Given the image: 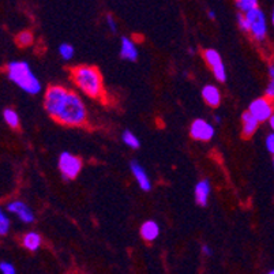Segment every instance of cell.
<instances>
[{"instance_id": "4", "label": "cell", "mask_w": 274, "mask_h": 274, "mask_svg": "<svg viewBox=\"0 0 274 274\" xmlns=\"http://www.w3.org/2000/svg\"><path fill=\"white\" fill-rule=\"evenodd\" d=\"M250 22V33L257 41H264L268 34V25H266V16L264 11L259 7H255L253 10L244 12Z\"/></svg>"}, {"instance_id": "1", "label": "cell", "mask_w": 274, "mask_h": 274, "mask_svg": "<svg viewBox=\"0 0 274 274\" xmlns=\"http://www.w3.org/2000/svg\"><path fill=\"white\" fill-rule=\"evenodd\" d=\"M44 105L47 112L59 123L81 126L86 122V107L78 94L62 86H51L45 93Z\"/></svg>"}, {"instance_id": "16", "label": "cell", "mask_w": 274, "mask_h": 274, "mask_svg": "<svg viewBox=\"0 0 274 274\" xmlns=\"http://www.w3.org/2000/svg\"><path fill=\"white\" fill-rule=\"evenodd\" d=\"M41 236H40L38 233L29 232L23 236L22 244H23V247L29 250V251H37V250L40 249V246H41Z\"/></svg>"}, {"instance_id": "20", "label": "cell", "mask_w": 274, "mask_h": 274, "mask_svg": "<svg viewBox=\"0 0 274 274\" xmlns=\"http://www.w3.org/2000/svg\"><path fill=\"white\" fill-rule=\"evenodd\" d=\"M235 3L242 12H247L255 7H258V0H235Z\"/></svg>"}, {"instance_id": "22", "label": "cell", "mask_w": 274, "mask_h": 274, "mask_svg": "<svg viewBox=\"0 0 274 274\" xmlns=\"http://www.w3.org/2000/svg\"><path fill=\"white\" fill-rule=\"evenodd\" d=\"M16 42H18L21 47H29L31 42H33V36H31L30 31H21V33L16 36Z\"/></svg>"}, {"instance_id": "33", "label": "cell", "mask_w": 274, "mask_h": 274, "mask_svg": "<svg viewBox=\"0 0 274 274\" xmlns=\"http://www.w3.org/2000/svg\"><path fill=\"white\" fill-rule=\"evenodd\" d=\"M272 22H273V25H274V8H273V12H272Z\"/></svg>"}, {"instance_id": "24", "label": "cell", "mask_w": 274, "mask_h": 274, "mask_svg": "<svg viewBox=\"0 0 274 274\" xmlns=\"http://www.w3.org/2000/svg\"><path fill=\"white\" fill-rule=\"evenodd\" d=\"M0 272L3 274H15V268L10 262H1L0 264Z\"/></svg>"}, {"instance_id": "34", "label": "cell", "mask_w": 274, "mask_h": 274, "mask_svg": "<svg viewBox=\"0 0 274 274\" xmlns=\"http://www.w3.org/2000/svg\"><path fill=\"white\" fill-rule=\"evenodd\" d=\"M269 273H270V274H274V269H273V270H270Z\"/></svg>"}, {"instance_id": "31", "label": "cell", "mask_w": 274, "mask_h": 274, "mask_svg": "<svg viewBox=\"0 0 274 274\" xmlns=\"http://www.w3.org/2000/svg\"><path fill=\"white\" fill-rule=\"evenodd\" d=\"M209 18H210V19H214V18H216V12H214V11H209Z\"/></svg>"}, {"instance_id": "10", "label": "cell", "mask_w": 274, "mask_h": 274, "mask_svg": "<svg viewBox=\"0 0 274 274\" xmlns=\"http://www.w3.org/2000/svg\"><path fill=\"white\" fill-rule=\"evenodd\" d=\"M130 168H131V172H133V175H134L138 186L140 187V190L142 191H150L151 190V181H150L149 176H147L146 171L143 169V166L138 164V162L133 161Z\"/></svg>"}, {"instance_id": "12", "label": "cell", "mask_w": 274, "mask_h": 274, "mask_svg": "<svg viewBox=\"0 0 274 274\" xmlns=\"http://www.w3.org/2000/svg\"><path fill=\"white\" fill-rule=\"evenodd\" d=\"M120 56L125 60L129 62H135L138 59V49L135 47V44L127 37L122 38V44H120Z\"/></svg>"}, {"instance_id": "6", "label": "cell", "mask_w": 274, "mask_h": 274, "mask_svg": "<svg viewBox=\"0 0 274 274\" xmlns=\"http://www.w3.org/2000/svg\"><path fill=\"white\" fill-rule=\"evenodd\" d=\"M203 56H205L207 64L212 68L214 78L218 82H225L227 81V71H225V66H224L220 53L216 49H206L203 52Z\"/></svg>"}, {"instance_id": "28", "label": "cell", "mask_w": 274, "mask_h": 274, "mask_svg": "<svg viewBox=\"0 0 274 274\" xmlns=\"http://www.w3.org/2000/svg\"><path fill=\"white\" fill-rule=\"evenodd\" d=\"M202 253L205 254L206 257H210L212 255V250H210L209 246H202Z\"/></svg>"}, {"instance_id": "13", "label": "cell", "mask_w": 274, "mask_h": 274, "mask_svg": "<svg viewBox=\"0 0 274 274\" xmlns=\"http://www.w3.org/2000/svg\"><path fill=\"white\" fill-rule=\"evenodd\" d=\"M202 97L210 107H218L221 103V94L217 86L214 85H206L202 89Z\"/></svg>"}, {"instance_id": "32", "label": "cell", "mask_w": 274, "mask_h": 274, "mask_svg": "<svg viewBox=\"0 0 274 274\" xmlns=\"http://www.w3.org/2000/svg\"><path fill=\"white\" fill-rule=\"evenodd\" d=\"M216 123H217V125H220V123H221V118H220V116H216Z\"/></svg>"}, {"instance_id": "14", "label": "cell", "mask_w": 274, "mask_h": 274, "mask_svg": "<svg viewBox=\"0 0 274 274\" xmlns=\"http://www.w3.org/2000/svg\"><path fill=\"white\" fill-rule=\"evenodd\" d=\"M140 235L146 242H153L160 235V227L155 221H145L140 227Z\"/></svg>"}, {"instance_id": "8", "label": "cell", "mask_w": 274, "mask_h": 274, "mask_svg": "<svg viewBox=\"0 0 274 274\" xmlns=\"http://www.w3.org/2000/svg\"><path fill=\"white\" fill-rule=\"evenodd\" d=\"M190 134L197 140H210L216 134V130L206 120L197 119L192 122L191 127H190Z\"/></svg>"}, {"instance_id": "17", "label": "cell", "mask_w": 274, "mask_h": 274, "mask_svg": "<svg viewBox=\"0 0 274 274\" xmlns=\"http://www.w3.org/2000/svg\"><path fill=\"white\" fill-rule=\"evenodd\" d=\"M3 118H4L5 123L10 126V127H12V129H18L19 127V116H18V114H16L14 109H4Z\"/></svg>"}, {"instance_id": "3", "label": "cell", "mask_w": 274, "mask_h": 274, "mask_svg": "<svg viewBox=\"0 0 274 274\" xmlns=\"http://www.w3.org/2000/svg\"><path fill=\"white\" fill-rule=\"evenodd\" d=\"M73 79L78 88L89 97L97 99L103 94V78L96 67L79 66L74 68Z\"/></svg>"}, {"instance_id": "11", "label": "cell", "mask_w": 274, "mask_h": 274, "mask_svg": "<svg viewBox=\"0 0 274 274\" xmlns=\"http://www.w3.org/2000/svg\"><path fill=\"white\" fill-rule=\"evenodd\" d=\"M210 191H212V187L209 180H201L197 183L195 190H194V195H195V201L199 206H206L209 197H210Z\"/></svg>"}, {"instance_id": "27", "label": "cell", "mask_w": 274, "mask_h": 274, "mask_svg": "<svg viewBox=\"0 0 274 274\" xmlns=\"http://www.w3.org/2000/svg\"><path fill=\"white\" fill-rule=\"evenodd\" d=\"M266 96L269 99H274V78H270V83L266 88Z\"/></svg>"}, {"instance_id": "30", "label": "cell", "mask_w": 274, "mask_h": 274, "mask_svg": "<svg viewBox=\"0 0 274 274\" xmlns=\"http://www.w3.org/2000/svg\"><path fill=\"white\" fill-rule=\"evenodd\" d=\"M269 77L274 78V66H270L269 67Z\"/></svg>"}, {"instance_id": "19", "label": "cell", "mask_w": 274, "mask_h": 274, "mask_svg": "<svg viewBox=\"0 0 274 274\" xmlns=\"http://www.w3.org/2000/svg\"><path fill=\"white\" fill-rule=\"evenodd\" d=\"M59 55L64 59V60H71L75 55V49L71 44H67V42H64L62 44L60 47H59Z\"/></svg>"}, {"instance_id": "35", "label": "cell", "mask_w": 274, "mask_h": 274, "mask_svg": "<svg viewBox=\"0 0 274 274\" xmlns=\"http://www.w3.org/2000/svg\"><path fill=\"white\" fill-rule=\"evenodd\" d=\"M273 165H274V160H273Z\"/></svg>"}, {"instance_id": "9", "label": "cell", "mask_w": 274, "mask_h": 274, "mask_svg": "<svg viewBox=\"0 0 274 274\" xmlns=\"http://www.w3.org/2000/svg\"><path fill=\"white\" fill-rule=\"evenodd\" d=\"M7 212L15 214L16 217L21 220L22 223L31 224L34 221V213L30 207L25 205L22 201H14L10 202L7 205Z\"/></svg>"}, {"instance_id": "18", "label": "cell", "mask_w": 274, "mask_h": 274, "mask_svg": "<svg viewBox=\"0 0 274 274\" xmlns=\"http://www.w3.org/2000/svg\"><path fill=\"white\" fill-rule=\"evenodd\" d=\"M123 142H125L129 147H131V149H138L140 146V142L139 139H138V137H137L134 133H131V131H125V133H123Z\"/></svg>"}, {"instance_id": "7", "label": "cell", "mask_w": 274, "mask_h": 274, "mask_svg": "<svg viewBox=\"0 0 274 274\" xmlns=\"http://www.w3.org/2000/svg\"><path fill=\"white\" fill-rule=\"evenodd\" d=\"M249 111L261 123L270 119V116L273 115V105L270 103L269 97H262V99L254 100L253 103L250 104Z\"/></svg>"}, {"instance_id": "23", "label": "cell", "mask_w": 274, "mask_h": 274, "mask_svg": "<svg viewBox=\"0 0 274 274\" xmlns=\"http://www.w3.org/2000/svg\"><path fill=\"white\" fill-rule=\"evenodd\" d=\"M238 25L243 31H250V22L247 19L246 14L242 12V11H240V14L238 15Z\"/></svg>"}, {"instance_id": "29", "label": "cell", "mask_w": 274, "mask_h": 274, "mask_svg": "<svg viewBox=\"0 0 274 274\" xmlns=\"http://www.w3.org/2000/svg\"><path fill=\"white\" fill-rule=\"evenodd\" d=\"M269 125H270V129L273 130L274 131V114L270 116V119H269Z\"/></svg>"}, {"instance_id": "25", "label": "cell", "mask_w": 274, "mask_h": 274, "mask_svg": "<svg viewBox=\"0 0 274 274\" xmlns=\"http://www.w3.org/2000/svg\"><path fill=\"white\" fill-rule=\"evenodd\" d=\"M266 149L270 154L274 155V131L266 137Z\"/></svg>"}, {"instance_id": "15", "label": "cell", "mask_w": 274, "mask_h": 274, "mask_svg": "<svg viewBox=\"0 0 274 274\" xmlns=\"http://www.w3.org/2000/svg\"><path fill=\"white\" fill-rule=\"evenodd\" d=\"M259 122L250 111L243 114V135L246 138H250L258 129Z\"/></svg>"}, {"instance_id": "26", "label": "cell", "mask_w": 274, "mask_h": 274, "mask_svg": "<svg viewBox=\"0 0 274 274\" xmlns=\"http://www.w3.org/2000/svg\"><path fill=\"white\" fill-rule=\"evenodd\" d=\"M107 25H108L109 30L112 31V33H116V30H118V25H116V21L114 19V16H107Z\"/></svg>"}, {"instance_id": "21", "label": "cell", "mask_w": 274, "mask_h": 274, "mask_svg": "<svg viewBox=\"0 0 274 274\" xmlns=\"http://www.w3.org/2000/svg\"><path fill=\"white\" fill-rule=\"evenodd\" d=\"M10 231V218L7 217L4 210L0 207V236H4Z\"/></svg>"}, {"instance_id": "5", "label": "cell", "mask_w": 274, "mask_h": 274, "mask_svg": "<svg viewBox=\"0 0 274 274\" xmlns=\"http://www.w3.org/2000/svg\"><path fill=\"white\" fill-rule=\"evenodd\" d=\"M82 169V161L77 155L71 154L68 151H63L59 155V171L62 173L63 179L71 180L75 179Z\"/></svg>"}, {"instance_id": "2", "label": "cell", "mask_w": 274, "mask_h": 274, "mask_svg": "<svg viewBox=\"0 0 274 274\" xmlns=\"http://www.w3.org/2000/svg\"><path fill=\"white\" fill-rule=\"evenodd\" d=\"M7 77L23 92L31 94H38L41 92V83L38 78L31 71L30 66L26 62H11L7 66Z\"/></svg>"}]
</instances>
